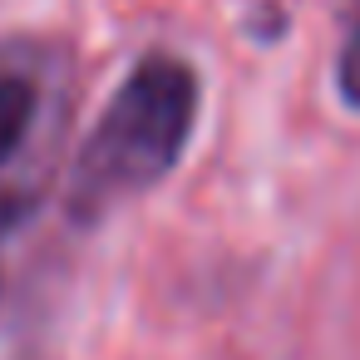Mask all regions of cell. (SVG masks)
Listing matches in <instances>:
<instances>
[{
	"label": "cell",
	"mask_w": 360,
	"mask_h": 360,
	"mask_svg": "<svg viewBox=\"0 0 360 360\" xmlns=\"http://www.w3.org/2000/svg\"><path fill=\"white\" fill-rule=\"evenodd\" d=\"M202 79L173 50H148L134 60L124 84L99 109L94 129L65 178V212L79 227L104 222L114 207L158 188L188 153L198 129Z\"/></svg>",
	"instance_id": "1"
},
{
	"label": "cell",
	"mask_w": 360,
	"mask_h": 360,
	"mask_svg": "<svg viewBox=\"0 0 360 360\" xmlns=\"http://www.w3.org/2000/svg\"><path fill=\"white\" fill-rule=\"evenodd\" d=\"M40 119V84L30 75H0V178L20 158Z\"/></svg>",
	"instance_id": "2"
},
{
	"label": "cell",
	"mask_w": 360,
	"mask_h": 360,
	"mask_svg": "<svg viewBox=\"0 0 360 360\" xmlns=\"http://www.w3.org/2000/svg\"><path fill=\"white\" fill-rule=\"evenodd\" d=\"M335 94H340L345 109L360 114V20L340 40V55H335Z\"/></svg>",
	"instance_id": "3"
}]
</instances>
